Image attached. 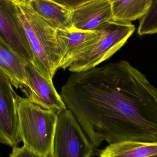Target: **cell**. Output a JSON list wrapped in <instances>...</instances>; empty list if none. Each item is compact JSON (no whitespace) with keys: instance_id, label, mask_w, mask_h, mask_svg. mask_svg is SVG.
<instances>
[{"instance_id":"d6986e66","label":"cell","mask_w":157,"mask_h":157,"mask_svg":"<svg viewBox=\"0 0 157 157\" xmlns=\"http://www.w3.org/2000/svg\"><path fill=\"white\" fill-rule=\"evenodd\" d=\"M112 3L113 2H115V1H117V0H109Z\"/></svg>"},{"instance_id":"5bb4252c","label":"cell","mask_w":157,"mask_h":157,"mask_svg":"<svg viewBox=\"0 0 157 157\" xmlns=\"http://www.w3.org/2000/svg\"><path fill=\"white\" fill-rule=\"evenodd\" d=\"M150 4L149 0H117L112 3L113 20L131 22L139 19Z\"/></svg>"},{"instance_id":"5b68a950","label":"cell","mask_w":157,"mask_h":157,"mask_svg":"<svg viewBox=\"0 0 157 157\" xmlns=\"http://www.w3.org/2000/svg\"><path fill=\"white\" fill-rule=\"evenodd\" d=\"M94 147L69 109L58 116L51 157H91Z\"/></svg>"},{"instance_id":"8fae6325","label":"cell","mask_w":157,"mask_h":157,"mask_svg":"<svg viewBox=\"0 0 157 157\" xmlns=\"http://www.w3.org/2000/svg\"><path fill=\"white\" fill-rule=\"evenodd\" d=\"M27 62L17 53L0 42V69L13 86L24 93L28 86L25 67Z\"/></svg>"},{"instance_id":"ac0fdd59","label":"cell","mask_w":157,"mask_h":157,"mask_svg":"<svg viewBox=\"0 0 157 157\" xmlns=\"http://www.w3.org/2000/svg\"><path fill=\"white\" fill-rule=\"evenodd\" d=\"M147 157H157V155H154L150 156Z\"/></svg>"},{"instance_id":"52a82bcc","label":"cell","mask_w":157,"mask_h":157,"mask_svg":"<svg viewBox=\"0 0 157 157\" xmlns=\"http://www.w3.org/2000/svg\"><path fill=\"white\" fill-rule=\"evenodd\" d=\"M101 37L99 30H82L71 28L58 29L56 37L62 56L60 69L65 70L89 53Z\"/></svg>"},{"instance_id":"ffe728a7","label":"cell","mask_w":157,"mask_h":157,"mask_svg":"<svg viewBox=\"0 0 157 157\" xmlns=\"http://www.w3.org/2000/svg\"><path fill=\"white\" fill-rule=\"evenodd\" d=\"M151 0H149V1H150V2H151Z\"/></svg>"},{"instance_id":"277c9868","label":"cell","mask_w":157,"mask_h":157,"mask_svg":"<svg viewBox=\"0 0 157 157\" xmlns=\"http://www.w3.org/2000/svg\"><path fill=\"white\" fill-rule=\"evenodd\" d=\"M135 29L131 22L112 20L102 24L97 29L101 33L98 44L89 53L73 63L69 71L79 72L97 67L122 48Z\"/></svg>"},{"instance_id":"6da1fadb","label":"cell","mask_w":157,"mask_h":157,"mask_svg":"<svg viewBox=\"0 0 157 157\" xmlns=\"http://www.w3.org/2000/svg\"><path fill=\"white\" fill-rule=\"evenodd\" d=\"M60 95L94 147L157 142V88L127 61L73 73Z\"/></svg>"},{"instance_id":"ba28073f","label":"cell","mask_w":157,"mask_h":157,"mask_svg":"<svg viewBox=\"0 0 157 157\" xmlns=\"http://www.w3.org/2000/svg\"><path fill=\"white\" fill-rule=\"evenodd\" d=\"M8 77L0 69V143L14 147L21 142L17 96Z\"/></svg>"},{"instance_id":"3957f363","label":"cell","mask_w":157,"mask_h":157,"mask_svg":"<svg viewBox=\"0 0 157 157\" xmlns=\"http://www.w3.org/2000/svg\"><path fill=\"white\" fill-rule=\"evenodd\" d=\"M16 102L20 137L24 146L48 156L59 113L43 109L18 95Z\"/></svg>"},{"instance_id":"9c48e42d","label":"cell","mask_w":157,"mask_h":157,"mask_svg":"<svg viewBox=\"0 0 157 157\" xmlns=\"http://www.w3.org/2000/svg\"><path fill=\"white\" fill-rule=\"evenodd\" d=\"M28 86L24 93L31 102L45 109L60 113L67 109L54 84L41 76L31 63L25 67Z\"/></svg>"},{"instance_id":"e0dca14e","label":"cell","mask_w":157,"mask_h":157,"mask_svg":"<svg viewBox=\"0 0 157 157\" xmlns=\"http://www.w3.org/2000/svg\"><path fill=\"white\" fill-rule=\"evenodd\" d=\"M70 11L91 0H51Z\"/></svg>"},{"instance_id":"4fadbf2b","label":"cell","mask_w":157,"mask_h":157,"mask_svg":"<svg viewBox=\"0 0 157 157\" xmlns=\"http://www.w3.org/2000/svg\"><path fill=\"white\" fill-rule=\"evenodd\" d=\"M157 154V142L126 141L109 145L100 157H147Z\"/></svg>"},{"instance_id":"8992f818","label":"cell","mask_w":157,"mask_h":157,"mask_svg":"<svg viewBox=\"0 0 157 157\" xmlns=\"http://www.w3.org/2000/svg\"><path fill=\"white\" fill-rule=\"evenodd\" d=\"M0 42L32 63V53L13 0H0Z\"/></svg>"},{"instance_id":"9a60e30c","label":"cell","mask_w":157,"mask_h":157,"mask_svg":"<svg viewBox=\"0 0 157 157\" xmlns=\"http://www.w3.org/2000/svg\"><path fill=\"white\" fill-rule=\"evenodd\" d=\"M137 32L140 36L157 33V0H151L148 10L139 19Z\"/></svg>"},{"instance_id":"7a4b0ae2","label":"cell","mask_w":157,"mask_h":157,"mask_svg":"<svg viewBox=\"0 0 157 157\" xmlns=\"http://www.w3.org/2000/svg\"><path fill=\"white\" fill-rule=\"evenodd\" d=\"M33 56L31 64L50 83L60 67L62 56L56 29L32 9L28 0H13Z\"/></svg>"},{"instance_id":"30bf717a","label":"cell","mask_w":157,"mask_h":157,"mask_svg":"<svg viewBox=\"0 0 157 157\" xmlns=\"http://www.w3.org/2000/svg\"><path fill=\"white\" fill-rule=\"evenodd\" d=\"M72 28L82 30H96L113 20L112 6L109 0H91L71 12Z\"/></svg>"},{"instance_id":"2e32d148","label":"cell","mask_w":157,"mask_h":157,"mask_svg":"<svg viewBox=\"0 0 157 157\" xmlns=\"http://www.w3.org/2000/svg\"><path fill=\"white\" fill-rule=\"evenodd\" d=\"M10 157H48L37 154L26 147L25 146L21 147H15Z\"/></svg>"},{"instance_id":"7c38bea8","label":"cell","mask_w":157,"mask_h":157,"mask_svg":"<svg viewBox=\"0 0 157 157\" xmlns=\"http://www.w3.org/2000/svg\"><path fill=\"white\" fill-rule=\"evenodd\" d=\"M28 1L33 10L56 29L72 28L71 11L51 0Z\"/></svg>"}]
</instances>
